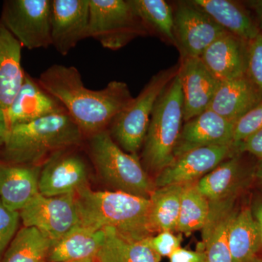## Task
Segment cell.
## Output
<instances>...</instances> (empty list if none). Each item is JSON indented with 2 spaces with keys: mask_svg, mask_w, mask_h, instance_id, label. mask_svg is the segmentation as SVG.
I'll list each match as a JSON object with an SVG mask.
<instances>
[{
  "mask_svg": "<svg viewBox=\"0 0 262 262\" xmlns=\"http://www.w3.org/2000/svg\"><path fill=\"white\" fill-rule=\"evenodd\" d=\"M144 241L160 258H169L176 250L181 247L183 237L181 233L176 234L173 232L165 231L146 237Z\"/></svg>",
  "mask_w": 262,
  "mask_h": 262,
  "instance_id": "cell-34",
  "label": "cell"
},
{
  "mask_svg": "<svg viewBox=\"0 0 262 262\" xmlns=\"http://www.w3.org/2000/svg\"><path fill=\"white\" fill-rule=\"evenodd\" d=\"M84 148L98 175L115 191L149 198L155 184L140 158L123 151L107 130L87 138Z\"/></svg>",
  "mask_w": 262,
  "mask_h": 262,
  "instance_id": "cell-5",
  "label": "cell"
},
{
  "mask_svg": "<svg viewBox=\"0 0 262 262\" xmlns=\"http://www.w3.org/2000/svg\"><path fill=\"white\" fill-rule=\"evenodd\" d=\"M52 0H6L0 22L22 48L35 50L51 46Z\"/></svg>",
  "mask_w": 262,
  "mask_h": 262,
  "instance_id": "cell-8",
  "label": "cell"
},
{
  "mask_svg": "<svg viewBox=\"0 0 262 262\" xmlns=\"http://www.w3.org/2000/svg\"><path fill=\"white\" fill-rule=\"evenodd\" d=\"M80 225L96 229L111 227L142 239L153 235L149 198L121 191H94L89 187L76 194Z\"/></svg>",
  "mask_w": 262,
  "mask_h": 262,
  "instance_id": "cell-3",
  "label": "cell"
},
{
  "mask_svg": "<svg viewBox=\"0 0 262 262\" xmlns=\"http://www.w3.org/2000/svg\"><path fill=\"white\" fill-rule=\"evenodd\" d=\"M239 176V158L232 156L198 180L195 183L196 188L210 202L224 201L235 195Z\"/></svg>",
  "mask_w": 262,
  "mask_h": 262,
  "instance_id": "cell-27",
  "label": "cell"
},
{
  "mask_svg": "<svg viewBox=\"0 0 262 262\" xmlns=\"http://www.w3.org/2000/svg\"><path fill=\"white\" fill-rule=\"evenodd\" d=\"M186 184L155 188L149 196L150 222L153 232H177L183 192Z\"/></svg>",
  "mask_w": 262,
  "mask_h": 262,
  "instance_id": "cell-26",
  "label": "cell"
},
{
  "mask_svg": "<svg viewBox=\"0 0 262 262\" xmlns=\"http://www.w3.org/2000/svg\"><path fill=\"white\" fill-rule=\"evenodd\" d=\"M170 262H203L204 255L201 250L196 251L179 248L170 255Z\"/></svg>",
  "mask_w": 262,
  "mask_h": 262,
  "instance_id": "cell-36",
  "label": "cell"
},
{
  "mask_svg": "<svg viewBox=\"0 0 262 262\" xmlns=\"http://www.w3.org/2000/svg\"><path fill=\"white\" fill-rule=\"evenodd\" d=\"M89 0H52L51 46L66 56L88 39Z\"/></svg>",
  "mask_w": 262,
  "mask_h": 262,
  "instance_id": "cell-13",
  "label": "cell"
},
{
  "mask_svg": "<svg viewBox=\"0 0 262 262\" xmlns=\"http://www.w3.org/2000/svg\"><path fill=\"white\" fill-rule=\"evenodd\" d=\"M234 196L211 202L209 216L201 229L202 241L198 246V249L204 255L203 262H232L228 233L229 225L236 213Z\"/></svg>",
  "mask_w": 262,
  "mask_h": 262,
  "instance_id": "cell-18",
  "label": "cell"
},
{
  "mask_svg": "<svg viewBox=\"0 0 262 262\" xmlns=\"http://www.w3.org/2000/svg\"><path fill=\"white\" fill-rule=\"evenodd\" d=\"M179 70V65H177L153 75L137 97L133 98L108 125V134L123 151L138 156L142 149L157 100Z\"/></svg>",
  "mask_w": 262,
  "mask_h": 262,
  "instance_id": "cell-6",
  "label": "cell"
},
{
  "mask_svg": "<svg viewBox=\"0 0 262 262\" xmlns=\"http://www.w3.org/2000/svg\"><path fill=\"white\" fill-rule=\"evenodd\" d=\"M104 239L96 256V262H160L161 258L146 244L107 227Z\"/></svg>",
  "mask_w": 262,
  "mask_h": 262,
  "instance_id": "cell-24",
  "label": "cell"
},
{
  "mask_svg": "<svg viewBox=\"0 0 262 262\" xmlns=\"http://www.w3.org/2000/svg\"><path fill=\"white\" fill-rule=\"evenodd\" d=\"M251 262H262V258H254V259H253Z\"/></svg>",
  "mask_w": 262,
  "mask_h": 262,
  "instance_id": "cell-42",
  "label": "cell"
},
{
  "mask_svg": "<svg viewBox=\"0 0 262 262\" xmlns=\"http://www.w3.org/2000/svg\"><path fill=\"white\" fill-rule=\"evenodd\" d=\"M85 137L67 112L10 127L0 161L42 166L57 153L84 145Z\"/></svg>",
  "mask_w": 262,
  "mask_h": 262,
  "instance_id": "cell-2",
  "label": "cell"
},
{
  "mask_svg": "<svg viewBox=\"0 0 262 262\" xmlns=\"http://www.w3.org/2000/svg\"><path fill=\"white\" fill-rule=\"evenodd\" d=\"M238 151H248L262 160V129L235 146Z\"/></svg>",
  "mask_w": 262,
  "mask_h": 262,
  "instance_id": "cell-35",
  "label": "cell"
},
{
  "mask_svg": "<svg viewBox=\"0 0 262 262\" xmlns=\"http://www.w3.org/2000/svg\"><path fill=\"white\" fill-rule=\"evenodd\" d=\"M262 101V94L247 76L220 82L208 110L236 123Z\"/></svg>",
  "mask_w": 262,
  "mask_h": 262,
  "instance_id": "cell-20",
  "label": "cell"
},
{
  "mask_svg": "<svg viewBox=\"0 0 262 262\" xmlns=\"http://www.w3.org/2000/svg\"><path fill=\"white\" fill-rule=\"evenodd\" d=\"M83 146L60 151L42 165L39 179L41 194L47 196L76 194L89 187L90 158L82 151Z\"/></svg>",
  "mask_w": 262,
  "mask_h": 262,
  "instance_id": "cell-10",
  "label": "cell"
},
{
  "mask_svg": "<svg viewBox=\"0 0 262 262\" xmlns=\"http://www.w3.org/2000/svg\"><path fill=\"white\" fill-rule=\"evenodd\" d=\"M248 42L226 32L201 55V61L220 82L246 75Z\"/></svg>",
  "mask_w": 262,
  "mask_h": 262,
  "instance_id": "cell-17",
  "label": "cell"
},
{
  "mask_svg": "<svg viewBox=\"0 0 262 262\" xmlns=\"http://www.w3.org/2000/svg\"><path fill=\"white\" fill-rule=\"evenodd\" d=\"M8 130H9V127L7 124L4 115L3 113H0V149L4 145Z\"/></svg>",
  "mask_w": 262,
  "mask_h": 262,
  "instance_id": "cell-37",
  "label": "cell"
},
{
  "mask_svg": "<svg viewBox=\"0 0 262 262\" xmlns=\"http://www.w3.org/2000/svg\"><path fill=\"white\" fill-rule=\"evenodd\" d=\"M250 5L252 7L258 18V27L262 31V0L250 2Z\"/></svg>",
  "mask_w": 262,
  "mask_h": 262,
  "instance_id": "cell-38",
  "label": "cell"
},
{
  "mask_svg": "<svg viewBox=\"0 0 262 262\" xmlns=\"http://www.w3.org/2000/svg\"><path fill=\"white\" fill-rule=\"evenodd\" d=\"M228 244L232 262H251L256 258L261 246V236L251 210L236 212L229 225Z\"/></svg>",
  "mask_w": 262,
  "mask_h": 262,
  "instance_id": "cell-25",
  "label": "cell"
},
{
  "mask_svg": "<svg viewBox=\"0 0 262 262\" xmlns=\"http://www.w3.org/2000/svg\"><path fill=\"white\" fill-rule=\"evenodd\" d=\"M41 168L0 161V201L7 209L20 212L39 194Z\"/></svg>",
  "mask_w": 262,
  "mask_h": 262,
  "instance_id": "cell-19",
  "label": "cell"
},
{
  "mask_svg": "<svg viewBox=\"0 0 262 262\" xmlns=\"http://www.w3.org/2000/svg\"><path fill=\"white\" fill-rule=\"evenodd\" d=\"M179 77L182 90L184 122H187L208 110L220 82L201 58H181Z\"/></svg>",
  "mask_w": 262,
  "mask_h": 262,
  "instance_id": "cell-14",
  "label": "cell"
},
{
  "mask_svg": "<svg viewBox=\"0 0 262 262\" xmlns=\"http://www.w3.org/2000/svg\"><path fill=\"white\" fill-rule=\"evenodd\" d=\"M192 4L206 13L227 32L249 42L260 34L258 25L238 4L230 0H192Z\"/></svg>",
  "mask_w": 262,
  "mask_h": 262,
  "instance_id": "cell-22",
  "label": "cell"
},
{
  "mask_svg": "<svg viewBox=\"0 0 262 262\" xmlns=\"http://www.w3.org/2000/svg\"><path fill=\"white\" fill-rule=\"evenodd\" d=\"M184 122L183 94L179 72L157 100L141 153L146 172L159 174L174 160Z\"/></svg>",
  "mask_w": 262,
  "mask_h": 262,
  "instance_id": "cell-4",
  "label": "cell"
},
{
  "mask_svg": "<svg viewBox=\"0 0 262 262\" xmlns=\"http://www.w3.org/2000/svg\"><path fill=\"white\" fill-rule=\"evenodd\" d=\"M256 177H257V178L262 181V160L260 161L259 165H258L257 170H256Z\"/></svg>",
  "mask_w": 262,
  "mask_h": 262,
  "instance_id": "cell-40",
  "label": "cell"
},
{
  "mask_svg": "<svg viewBox=\"0 0 262 262\" xmlns=\"http://www.w3.org/2000/svg\"><path fill=\"white\" fill-rule=\"evenodd\" d=\"M24 227H32L56 243L80 225L76 194L47 196L40 193L19 212Z\"/></svg>",
  "mask_w": 262,
  "mask_h": 262,
  "instance_id": "cell-9",
  "label": "cell"
},
{
  "mask_svg": "<svg viewBox=\"0 0 262 262\" xmlns=\"http://www.w3.org/2000/svg\"><path fill=\"white\" fill-rule=\"evenodd\" d=\"M22 46L0 22V113L10 106L23 83Z\"/></svg>",
  "mask_w": 262,
  "mask_h": 262,
  "instance_id": "cell-21",
  "label": "cell"
},
{
  "mask_svg": "<svg viewBox=\"0 0 262 262\" xmlns=\"http://www.w3.org/2000/svg\"><path fill=\"white\" fill-rule=\"evenodd\" d=\"M262 129V101L236 122L234 129V147L248 136Z\"/></svg>",
  "mask_w": 262,
  "mask_h": 262,
  "instance_id": "cell-31",
  "label": "cell"
},
{
  "mask_svg": "<svg viewBox=\"0 0 262 262\" xmlns=\"http://www.w3.org/2000/svg\"><path fill=\"white\" fill-rule=\"evenodd\" d=\"M54 243L37 229L24 227L16 232L1 262H45Z\"/></svg>",
  "mask_w": 262,
  "mask_h": 262,
  "instance_id": "cell-28",
  "label": "cell"
},
{
  "mask_svg": "<svg viewBox=\"0 0 262 262\" xmlns=\"http://www.w3.org/2000/svg\"><path fill=\"white\" fill-rule=\"evenodd\" d=\"M67 112L61 103L26 72L23 83L14 99L3 113L9 128L54 114Z\"/></svg>",
  "mask_w": 262,
  "mask_h": 262,
  "instance_id": "cell-16",
  "label": "cell"
},
{
  "mask_svg": "<svg viewBox=\"0 0 262 262\" xmlns=\"http://www.w3.org/2000/svg\"><path fill=\"white\" fill-rule=\"evenodd\" d=\"M88 38L103 48L118 51L131 41L149 34L130 0H89Z\"/></svg>",
  "mask_w": 262,
  "mask_h": 262,
  "instance_id": "cell-7",
  "label": "cell"
},
{
  "mask_svg": "<svg viewBox=\"0 0 262 262\" xmlns=\"http://www.w3.org/2000/svg\"><path fill=\"white\" fill-rule=\"evenodd\" d=\"M69 262H96L95 258H87V259L79 260V261H73Z\"/></svg>",
  "mask_w": 262,
  "mask_h": 262,
  "instance_id": "cell-41",
  "label": "cell"
},
{
  "mask_svg": "<svg viewBox=\"0 0 262 262\" xmlns=\"http://www.w3.org/2000/svg\"><path fill=\"white\" fill-rule=\"evenodd\" d=\"M45 262H51V261H45Z\"/></svg>",
  "mask_w": 262,
  "mask_h": 262,
  "instance_id": "cell-43",
  "label": "cell"
},
{
  "mask_svg": "<svg viewBox=\"0 0 262 262\" xmlns=\"http://www.w3.org/2000/svg\"><path fill=\"white\" fill-rule=\"evenodd\" d=\"M234 145L209 146L187 151L177 157L168 166L157 175L155 188L171 184L195 183L233 156Z\"/></svg>",
  "mask_w": 262,
  "mask_h": 262,
  "instance_id": "cell-12",
  "label": "cell"
},
{
  "mask_svg": "<svg viewBox=\"0 0 262 262\" xmlns=\"http://www.w3.org/2000/svg\"><path fill=\"white\" fill-rule=\"evenodd\" d=\"M173 34L181 58H200L217 38L227 32L190 1L173 9Z\"/></svg>",
  "mask_w": 262,
  "mask_h": 262,
  "instance_id": "cell-11",
  "label": "cell"
},
{
  "mask_svg": "<svg viewBox=\"0 0 262 262\" xmlns=\"http://www.w3.org/2000/svg\"><path fill=\"white\" fill-rule=\"evenodd\" d=\"M20 220L19 212L7 209L0 201V262L16 234Z\"/></svg>",
  "mask_w": 262,
  "mask_h": 262,
  "instance_id": "cell-33",
  "label": "cell"
},
{
  "mask_svg": "<svg viewBox=\"0 0 262 262\" xmlns=\"http://www.w3.org/2000/svg\"><path fill=\"white\" fill-rule=\"evenodd\" d=\"M56 98L85 137L107 130L113 119L132 101L128 85L112 81L104 89L84 86L80 72L72 66L53 64L37 79Z\"/></svg>",
  "mask_w": 262,
  "mask_h": 262,
  "instance_id": "cell-1",
  "label": "cell"
},
{
  "mask_svg": "<svg viewBox=\"0 0 262 262\" xmlns=\"http://www.w3.org/2000/svg\"><path fill=\"white\" fill-rule=\"evenodd\" d=\"M195 183L184 187L177 225V232L187 236L203 228L211 210V202L198 190Z\"/></svg>",
  "mask_w": 262,
  "mask_h": 262,
  "instance_id": "cell-30",
  "label": "cell"
},
{
  "mask_svg": "<svg viewBox=\"0 0 262 262\" xmlns=\"http://www.w3.org/2000/svg\"><path fill=\"white\" fill-rule=\"evenodd\" d=\"M246 76L262 94V33L248 42Z\"/></svg>",
  "mask_w": 262,
  "mask_h": 262,
  "instance_id": "cell-32",
  "label": "cell"
},
{
  "mask_svg": "<svg viewBox=\"0 0 262 262\" xmlns=\"http://www.w3.org/2000/svg\"><path fill=\"white\" fill-rule=\"evenodd\" d=\"M255 219H256V222L258 225V228H259L260 236H261V242L262 246V203L261 204L258 205L255 209L254 212Z\"/></svg>",
  "mask_w": 262,
  "mask_h": 262,
  "instance_id": "cell-39",
  "label": "cell"
},
{
  "mask_svg": "<svg viewBox=\"0 0 262 262\" xmlns=\"http://www.w3.org/2000/svg\"><path fill=\"white\" fill-rule=\"evenodd\" d=\"M103 239V229L77 225L53 244L47 261L69 262L95 258Z\"/></svg>",
  "mask_w": 262,
  "mask_h": 262,
  "instance_id": "cell-23",
  "label": "cell"
},
{
  "mask_svg": "<svg viewBox=\"0 0 262 262\" xmlns=\"http://www.w3.org/2000/svg\"><path fill=\"white\" fill-rule=\"evenodd\" d=\"M136 14L149 34L155 33L175 45L173 8L165 0H130Z\"/></svg>",
  "mask_w": 262,
  "mask_h": 262,
  "instance_id": "cell-29",
  "label": "cell"
},
{
  "mask_svg": "<svg viewBox=\"0 0 262 262\" xmlns=\"http://www.w3.org/2000/svg\"><path fill=\"white\" fill-rule=\"evenodd\" d=\"M234 122L210 110L184 122L174 151V159L196 148L234 145Z\"/></svg>",
  "mask_w": 262,
  "mask_h": 262,
  "instance_id": "cell-15",
  "label": "cell"
}]
</instances>
